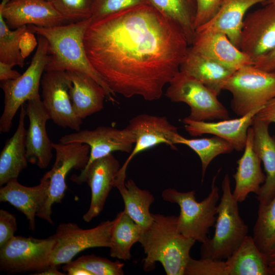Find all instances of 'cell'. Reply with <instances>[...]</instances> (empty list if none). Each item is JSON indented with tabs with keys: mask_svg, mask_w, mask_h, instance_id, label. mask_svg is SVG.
<instances>
[{
	"mask_svg": "<svg viewBox=\"0 0 275 275\" xmlns=\"http://www.w3.org/2000/svg\"><path fill=\"white\" fill-rule=\"evenodd\" d=\"M120 167L118 159L110 154L92 162L81 170L79 175L70 177L71 181L78 184L87 182L91 189L90 205L82 216L84 221L90 222L102 211L111 189L115 187Z\"/></svg>",
	"mask_w": 275,
	"mask_h": 275,
	"instance_id": "14",
	"label": "cell"
},
{
	"mask_svg": "<svg viewBox=\"0 0 275 275\" xmlns=\"http://www.w3.org/2000/svg\"><path fill=\"white\" fill-rule=\"evenodd\" d=\"M223 90L232 95L231 108L238 117L264 107L275 98V72L262 70L254 65L234 71L225 84Z\"/></svg>",
	"mask_w": 275,
	"mask_h": 275,
	"instance_id": "7",
	"label": "cell"
},
{
	"mask_svg": "<svg viewBox=\"0 0 275 275\" xmlns=\"http://www.w3.org/2000/svg\"><path fill=\"white\" fill-rule=\"evenodd\" d=\"M180 71L198 80L217 95L234 71L193 50L190 47Z\"/></svg>",
	"mask_w": 275,
	"mask_h": 275,
	"instance_id": "27",
	"label": "cell"
},
{
	"mask_svg": "<svg viewBox=\"0 0 275 275\" xmlns=\"http://www.w3.org/2000/svg\"><path fill=\"white\" fill-rule=\"evenodd\" d=\"M56 151V159L52 168L43 176L49 179L47 198L37 216L53 224L51 218L52 206L60 203L65 196L67 188L65 179L72 169H84L89 160L90 148L89 145L80 143H52Z\"/></svg>",
	"mask_w": 275,
	"mask_h": 275,
	"instance_id": "10",
	"label": "cell"
},
{
	"mask_svg": "<svg viewBox=\"0 0 275 275\" xmlns=\"http://www.w3.org/2000/svg\"><path fill=\"white\" fill-rule=\"evenodd\" d=\"M34 274H38V275H64L66 274L63 272H60L58 269V266H49L47 268L44 270L35 272Z\"/></svg>",
	"mask_w": 275,
	"mask_h": 275,
	"instance_id": "45",
	"label": "cell"
},
{
	"mask_svg": "<svg viewBox=\"0 0 275 275\" xmlns=\"http://www.w3.org/2000/svg\"><path fill=\"white\" fill-rule=\"evenodd\" d=\"M48 1H51V0H48Z\"/></svg>",
	"mask_w": 275,
	"mask_h": 275,
	"instance_id": "47",
	"label": "cell"
},
{
	"mask_svg": "<svg viewBox=\"0 0 275 275\" xmlns=\"http://www.w3.org/2000/svg\"><path fill=\"white\" fill-rule=\"evenodd\" d=\"M228 275H270L266 255L247 235L226 260Z\"/></svg>",
	"mask_w": 275,
	"mask_h": 275,
	"instance_id": "28",
	"label": "cell"
},
{
	"mask_svg": "<svg viewBox=\"0 0 275 275\" xmlns=\"http://www.w3.org/2000/svg\"><path fill=\"white\" fill-rule=\"evenodd\" d=\"M84 42L91 64L115 94L150 101L161 97L189 48L181 28L151 5L91 19Z\"/></svg>",
	"mask_w": 275,
	"mask_h": 275,
	"instance_id": "1",
	"label": "cell"
},
{
	"mask_svg": "<svg viewBox=\"0 0 275 275\" xmlns=\"http://www.w3.org/2000/svg\"><path fill=\"white\" fill-rule=\"evenodd\" d=\"M91 20V18L51 27L29 25L27 28L48 42L49 59L45 72L72 71L86 73L104 88L107 99L114 102L116 94L91 64L86 51L84 38Z\"/></svg>",
	"mask_w": 275,
	"mask_h": 275,
	"instance_id": "2",
	"label": "cell"
},
{
	"mask_svg": "<svg viewBox=\"0 0 275 275\" xmlns=\"http://www.w3.org/2000/svg\"><path fill=\"white\" fill-rule=\"evenodd\" d=\"M252 237L258 248L266 255L275 244V196L269 203L259 204Z\"/></svg>",
	"mask_w": 275,
	"mask_h": 275,
	"instance_id": "33",
	"label": "cell"
},
{
	"mask_svg": "<svg viewBox=\"0 0 275 275\" xmlns=\"http://www.w3.org/2000/svg\"><path fill=\"white\" fill-rule=\"evenodd\" d=\"M275 47V4H268L244 19L239 48L254 62Z\"/></svg>",
	"mask_w": 275,
	"mask_h": 275,
	"instance_id": "15",
	"label": "cell"
},
{
	"mask_svg": "<svg viewBox=\"0 0 275 275\" xmlns=\"http://www.w3.org/2000/svg\"><path fill=\"white\" fill-rule=\"evenodd\" d=\"M255 117L260 120L271 123H275V98L269 101L256 115Z\"/></svg>",
	"mask_w": 275,
	"mask_h": 275,
	"instance_id": "42",
	"label": "cell"
},
{
	"mask_svg": "<svg viewBox=\"0 0 275 275\" xmlns=\"http://www.w3.org/2000/svg\"><path fill=\"white\" fill-rule=\"evenodd\" d=\"M184 275H228L227 264L223 260L203 257L197 260L190 257Z\"/></svg>",
	"mask_w": 275,
	"mask_h": 275,
	"instance_id": "37",
	"label": "cell"
},
{
	"mask_svg": "<svg viewBox=\"0 0 275 275\" xmlns=\"http://www.w3.org/2000/svg\"><path fill=\"white\" fill-rule=\"evenodd\" d=\"M28 31L27 25L12 30L0 14V62L12 67L24 65L25 58L20 49V40Z\"/></svg>",
	"mask_w": 275,
	"mask_h": 275,
	"instance_id": "34",
	"label": "cell"
},
{
	"mask_svg": "<svg viewBox=\"0 0 275 275\" xmlns=\"http://www.w3.org/2000/svg\"><path fill=\"white\" fill-rule=\"evenodd\" d=\"M42 102L58 126L78 131L82 119L74 113L69 94L71 82L66 71L44 72L41 81Z\"/></svg>",
	"mask_w": 275,
	"mask_h": 275,
	"instance_id": "13",
	"label": "cell"
},
{
	"mask_svg": "<svg viewBox=\"0 0 275 275\" xmlns=\"http://www.w3.org/2000/svg\"><path fill=\"white\" fill-rule=\"evenodd\" d=\"M127 127L134 134L135 142L130 155L118 173L115 182L116 188L125 184L127 167L132 158L140 152L160 144H167L173 149H176L174 140L179 134L177 128L165 116L139 114L129 121Z\"/></svg>",
	"mask_w": 275,
	"mask_h": 275,
	"instance_id": "12",
	"label": "cell"
},
{
	"mask_svg": "<svg viewBox=\"0 0 275 275\" xmlns=\"http://www.w3.org/2000/svg\"><path fill=\"white\" fill-rule=\"evenodd\" d=\"M55 8L67 22L91 18L96 0H51Z\"/></svg>",
	"mask_w": 275,
	"mask_h": 275,
	"instance_id": "36",
	"label": "cell"
},
{
	"mask_svg": "<svg viewBox=\"0 0 275 275\" xmlns=\"http://www.w3.org/2000/svg\"><path fill=\"white\" fill-rule=\"evenodd\" d=\"M270 275H275V244L266 255Z\"/></svg>",
	"mask_w": 275,
	"mask_h": 275,
	"instance_id": "44",
	"label": "cell"
},
{
	"mask_svg": "<svg viewBox=\"0 0 275 275\" xmlns=\"http://www.w3.org/2000/svg\"><path fill=\"white\" fill-rule=\"evenodd\" d=\"M71 80L69 94L72 108L80 119L99 112L104 108L107 94L104 88L93 78L78 71H66Z\"/></svg>",
	"mask_w": 275,
	"mask_h": 275,
	"instance_id": "22",
	"label": "cell"
},
{
	"mask_svg": "<svg viewBox=\"0 0 275 275\" xmlns=\"http://www.w3.org/2000/svg\"><path fill=\"white\" fill-rule=\"evenodd\" d=\"M48 59V42L39 35L36 52L24 72L16 79L1 81L4 94V110L0 118L1 132L10 130L14 117L25 102L41 98L39 87Z\"/></svg>",
	"mask_w": 275,
	"mask_h": 275,
	"instance_id": "6",
	"label": "cell"
},
{
	"mask_svg": "<svg viewBox=\"0 0 275 275\" xmlns=\"http://www.w3.org/2000/svg\"><path fill=\"white\" fill-rule=\"evenodd\" d=\"M265 0H221L214 17L196 31L214 32L225 34L239 47L241 31L247 11Z\"/></svg>",
	"mask_w": 275,
	"mask_h": 275,
	"instance_id": "24",
	"label": "cell"
},
{
	"mask_svg": "<svg viewBox=\"0 0 275 275\" xmlns=\"http://www.w3.org/2000/svg\"><path fill=\"white\" fill-rule=\"evenodd\" d=\"M221 0H196V30L210 21L215 15Z\"/></svg>",
	"mask_w": 275,
	"mask_h": 275,
	"instance_id": "39",
	"label": "cell"
},
{
	"mask_svg": "<svg viewBox=\"0 0 275 275\" xmlns=\"http://www.w3.org/2000/svg\"><path fill=\"white\" fill-rule=\"evenodd\" d=\"M117 189L124 202V210L143 230L147 228L153 220L150 211L155 200L153 195L147 190L140 188L131 179Z\"/></svg>",
	"mask_w": 275,
	"mask_h": 275,
	"instance_id": "30",
	"label": "cell"
},
{
	"mask_svg": "<svg viewBox=\"0 0 275 275\" xmlns=\"http://www.w3.org/2000/svg\"><path fill=\"white\" fill-rule=\"evenodd\" d=\"M141 5H151L149 0H96L92 19L99 18Z\"/></svg>",
	"mask_w": 275,
	"mask_h": 275,
	"instance_id": "38",
	"label": "cell"
},
{
	"mask_svg": "<svg viewBox=\"0 0 275 275\" xmlns=\"http://www.w3.org/2000/svg\"><path fill=\"white\" fill-rule=\"evenodd\" d=\"M13 67L9 64L0 62L1 81L15 79L21 75L17 71L13 70Z\"/></svg>",
	"mask_w": 275,
	"mask_h": 275,
	"instance_id": "43",
	"label": "cell"
},
{
	"mask_svg": "<svg viewBox=\"0 0 275 275\" xmlns=\"http://www.w3.org/2000/svg\"><path fill=\"white\" fill-rule=\"evenodd\" d=\"M82 267L91 275H122L124 264L119 260H111L93 254L81 256L74 261L67 263Z\"/></svg>",
	"mask_w": 275,
	"mask_h": 275,
	"instance_id": "35",
	"label": "cell"
},
{
	"mask_svg": "<svg viewBox=\"0 0 275 275\" xmlns=\"http://www.w3.org/2000/svg\"><path fill=\"white\" fill-rule=\"evenodd\" d=\"M25 109L20 107L17 127L13 135L8 139L0 153V185L17 178L28 166L26 153L25 128Z\"/></svg>",
	"mask_w": 275,
	"mask_h": 275,
	"instance_id": "26",
	"label": "cell"
},
{
	"mask_svg": "<svg viewBox=\"0 0 275 275\" xmlns=\"http://www.w3.org/2000/svg\"><path fill=\"white\" fill-rule=\"evenodd\" d=\"M254 130L249 127L242 156L237 160L236 172L233 175L235 187L232 192L238 203L244 201L251 193L257 194L264 183L266 175L261 168V160L253 147Z\"/></svg>",
	"mask_w": 275,
	"mask_h": 275,
	"instance_id": "23",
	"label": "cell"
},
{
	"mask_svg": "<svg viewBox=\"0 0 275 275\" xmlns=\"http://www.w3.org/2000/svg\"><path fill=\"white\" fill-rule=\"evenodd\" d=\"M165 95L172 102H184L190 108L187 119L206 121L229 118L217 95L194 77L179 71L169 84Z\"/></svg>",
	"mask_w": 275,
	"mask_h": 275,
	"instance_id": "8",
	"label": "cell"
},
{
	"mask_svg": "<svg viewBox=\"0 0 275 275\" xmlns=\"http://www.w3.org/2000/svg\"><path fill=\"white\" fill-rule=\"evenodd\" d=\"M114 221L101 222L96 227L81 229L75 223L60 224L52 235L54 244L50 265L58 266L70 262L80 252L90 248H109L111 231Z\"/></svg>",
	"mask_w": 275,
	"mask_h": 275,
	"instance_id": "9",
	"label": "cell"
},
{
	"mask_svg": "<svg viewBox=\"0 0 275 275\" xmlns=\"http://www.w3.org/2000/svg\"><path fill=\"white\" fill-rule=\"evenodd\" d=\"M253 65L265 71L275 72V47L265 56L254 62Z\"/></svg>",
	"mask_w": 275,
	"mask_h": 275,
	"instance_id": "41",
	"label": "cell"
},
{
	"mask_svg": "<svg viewBox=\"0 0 275 275\" xmlns=\"http://www.w3.org/2000/svg\"><path fill=\"white\" fill-rule=\"evenodd\" d=\"M59 142H77L89 145L90 151L87 167L115 151L130 153L135 142V136L127 127L118 129L101 126L93 130H80L66 134L61 138Z\"/></svg>",
	"mask_w": 275,
	"mask_h": 275,
	"instance_id": "16",
	"label": "cell"
},
{
	"mask_svg": "<svg viewBox=\"0 0 275 275\" xmlns=\"http://www.w3.org/2000/svg\"><path fill=\"white\" fill-rule=\"evenodd\" d=\"M219 172L220 170L212 179L210 192L201 202L197 201L195 190L183 192L168 188L161 193L164 201L177 204L180 207L177 216L179 232L196 241L203 243L206 241L210 228L215 225L219 200L216 180Z\"/></svg>",
	"mask_w": 275,
	"mask_h": 275,
	"instance_id": "5",
	"label": "cell"
},
{
	"mask_svg": "<svg viewBox=\"0 0 275 275\" xmlns=\"http://www.w3.org/2000/svg\"><path fill=\"white\" fill-rule=\"evenodd\" d=\"M17 229L16 219L7 210H0V248L14 236Z\"/></svg>",
	"mask_w": 275,
	"mask_h": 275,
	"instance_id": "40",
	"label": "cell"
},
{
	"mask_svg": "<svg viewBox=\"0 0 275 275\" xmlns=\"http://www.w3.org/2000/svg\"><path fill=\"white\" fill-rule=\"evenodd\" d=\"M0 14L11 29L29 25L51 27L67 22L48 0H2Z\"/></svg>",
	"mask_w": 275,
	"mask_h": 275,
	"instance_id": "17",
	"label": "cell"
},
{
	"mask_svg": "<svg viewBox=\"0 0 275 275\" xmlns=\"http://www.w3.org/2000/svg\"><path fill=\"white\" fill-rule=\"evenodd\" d=\"M190 47L234 71L254 64L249 56L221 33L196 31Z\"/></svg>",
	"mask_w": 275,
	"mask_h": 275,
	"instance_id": "19",
	"label": "cell"
},
{
	"mask_svg": "<svg viewBox=\"0 0 275 275\" xmlns=\"http://www.w3.org/2000/svg\"><path fill=\"white\" fill-rule=\"evenodd\" d=\"M268 4H275V0H265L264 2L263 3V5Z\"/></svg>",
	"mask_w": 275,
	"mask_h": 275,
	"instance_id": "46",
	"label": "cell"
},
{
	"mask_svg": "<svg viewBox=\"0 0 275 275\" xmlns=\"http://www.w3.org/2000/svg\"><path fill=\"white\" fill-rule=\"evenodd\" d=\"M49 179L43 176L34 186L21 184L17 178L9 180L0 189V201L8 202L24 214L29 229H36L35 217L44 206L47 198Z\"/></svg>",
	"mask_w": 275,
	"mask_h": 275,
	"instance_id": "21",
	"label": "cell"
},
{
	"mask_svg": "<svg viewBox=\"0 0 275 275\" xmlns=\"http://www.w3.org/2000/svg\"><path fill=\"white\" fill-rule=\"evenodd\" d=\"M111 234L110 256L123 261L131 258L130 251L139 242L143 229L123 210L114 219Z\"/></svg>",
	"mask_w": 275,
	"mask_h": 275,
	"instance_id": "29",
	"label": "cell"
},
{
	"mask_svg": "<svg viewBox=\"0 0 275 275\" xmlns=\"http://www.w3.org/2000/svg\"><path fill=\"white\" fill-rule=\"evenodd\" d=\"M52 236L46 239L14 236L0 248V269L8 273L41 271L50 266L54 244Z\"/></svg>",
	"mask_w": 275,
	"mask_h": 275,
	"instance_id": "11",
	"label": "cell"
},
{
	"mask_svg": "<svg viewBox=\"0 0 275 275\" xmlns=\"http://www.w3.org/2000/svg\"><path fill=\"white\" fill-rule=\"evenodd\" d=\"M269 124L255 116L252 125L254 150L263 162L266 173L265 180L256 195L261 204L269 203L275 196V138L269 134Z\"/></svg>",
	"mask_w": 275,
	"mask_h": 275,
	"instance_id": "25",
	"label": "cell"
},
{
	"mask_svg": "<svg viewBox=\"0 0 275 275\" xmlns=\"http://www.w3.org/2000/svg\"><path fill=\"white\" fill-rule=\"evenodd\" d=\"M222 189L214 234L211 238L202 243L200 253L203 258L227 259L248 235L249 227L240 215L238 202L231 191L228 174L222 181Z\"/></svg>",
	"mask_w": 275,
	"mask_h": 275,
	"instance_id": "4",
	"label": "cell"
},
{
	"mask_svg": "<svg viewBox=\"0 0 275 275\" xmlns=\"http://www.w3.org/2000/svg\"><path fill=\"white\" fill-rule=\"evenodd\" d=\"M153 222L143 230L139 241L146 255L144 270H152L159 262L167 275H184L196 241L179 232L177 216L153 214Z\"/></svg>",
	"mask_w": 275,
	"mask_h": 275,
	"instance_id": "3",
	"label": "cell"
},
{
	"mask_svg": "<svg viewBox=\"0 0 275 275\" xmlns=\"http://www.w3.org/2000/svg\"><path fill=\"white\" fill-rule=\"evenodd\" d=\"M262 108H256L243 116L231 120L218 122L195 121L184 118L182 122L185 130L190 135L197 136L211 134L226 140L234 150L240 151L244 150L248 129L252 125L254 117Z\"/></svg>",
	"mask_w": 275,
	"mask_h": 275,
	"instance_id": "20",
	"label": "cell"
},
{
	"mask_svg": "<svg viewBox=\"0 0 275 275\" xmlns=\"http://www.w3.org/2000/svg\"><path fill=\"white\" fill-rule=\"evenodd\" d=\"M174 143L188 146L199 156L201 162L202 181L212 160L219 155L230 153L234 150L230 143L217 136L188 139L178 134L174 140Z\"/></svg>",
	"mask_w": 275,
	"mask_h": 275,
	"instance_id": "32",
	"label": "cell"
},
{
	"mask_svg": "<svg viewBox=\"0 0 275 275\" xmlns=\"http://www.w3.org/2000/svg\"><path fill=\"white\" fill-rule=\"evenodd\" d=\"M26 116L29 125L26 131L25 146L29 162L41 169L46 168L52 158V142L48 135L46 124L50 119L41 98L26 102Z\"/></svg>",
	"mask_w": 275,
	"mask_h": 275,
	"instance_id": "18",
	"label": "cell"
},
{
	"mask_svg": "<svg viewBox=\"0 0 275 275\" xmlns=\"http://www.w3.org/2000/svg\"><path fill=\"white\" fill-rule=\"evenodd\" d=\"M161 14L177 23L183 30L189 45L196 33V0H149Z\"/></svg>",
	"mask_w": 275,
	"mask_h": 275,
	"instance_id": "31",
	"label": "cell"
}]
</instances>
